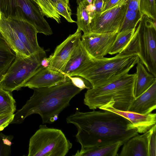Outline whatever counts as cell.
Here are the masks:
<instances>
[{"mask_svg": "<svg viewBox=\"0 0 156 156\" xmlns=\"http://www.w3.org/2000/svg\"><path fill=\"white\" fill-rule=\"evenodd\" d=\"M92 58L84 48L80 40L62 72L67 76H69Z\"/></svg>", "mask_w": 156, "mask_h": 156, "instance_id": "cell-17", "label": "cell"}, {"mask_svg": "<svg viewBox=\"0 0 156 156\" xmlns=\"http://www.w3.org/2000/svg\"><path fill=\"white\" fill-rule=\"evenodd\" d=\"M118 31L99 33L92 32L81 36V42L89 55L93 58H102L108 54Z\"/></svg>", "mask_w": 156, "mask_h": 156, "instance_id": "cell-10", "label": "cell"}, {"mask_svg": "<svg viewBox=\"0 0 156 156\" xmlns=\"http://www.w3.org/2000/svg\"><path fill=\"white\" fill-rule=\"evenodd\" d=\"M55 7L59 14L63 16L68 22H76L71 18V12L68 10L61 0H58L55 5Z\"/></svg>", "mask_w": 156, "mask_h": 156, "instance_id": "cell-30", "label": "cell"}, {"mask_svg": "<svg viewBox=\"0 0 156 156\" xmlns=\"http://www.w3.org/2000/svg\"><path fill=\"white\" fill-rule=\"evenodd\" d=\"M82 0H77V2L78 4Z\"/></svg>", "mask_w": 156, "mask_h": 156, "instance_id": "cell-39", "label": "cell"}, {"mask_svg": "<svg viewBox=\"0 0 156 156\" xmlns=\"http://www.w3.org/2000/svg\"><path fill=\"white\" fill-rule=\"evenodd\" d=\"M139 10L144 15L156 20V0H140Z\"/></svg>", "mask_w": 156, "mask_h": 156, "instance_id": "cell-27", "label": "cell"}, {"mask_svg": "<svg viewBox=\"0 0 156 156\" xmlns=\"http://www.w3.org/2000/svg\"><path fill=\"white\" fill-rule=\"evenodd\" d=\"M139 61L136 54L123 52L111 58H92L69 76H81L88 81L92 87H99L128 73Z\"/></svg>", "mask_w": 156, "mask_h": 156, "instance_id": "cell-3", "label": "cell"}, {"mask_svg": "<svg viewBox=\"0 0 156 156\" xmlns=\"http://www.w3.org/2000/svg\"><path fill=\"white\" fill-rule=\"evenodd\" d=\"M136 64L134 87V94L135 98L145 92L156 81V77L148 72L144 65L140 61Z\"/></svg>", "mask_w": 156, "mask_h": 156, "instance_id": "cell-19", "label": "cell"}, {"mask_svg": "<svg viewBox=\"0 0 156 156\" xmlns=\"http://www.w3.org/2000/svg\"><path fill=\"white\" fill-rule=\"evenodd\" d=\"M0 32L15 54L29 56L30 53L1 14L0 20Z\"/></svg>", "mask_w": 156, "mask_h": 156, "instance_id": "cell-18", "label": "cell"}, {"mask_svg": "<svg viewBox=\"0 0 156 156\" xmlns=\"http://www.w3.org/2000/svg\"><path fill=\"white\" fill-rule=\"evenodd\" d=\"M124 3L122 0H108L104 4L102 12Z\"/></svg>", "mask_w": 156, "mask_h": 156, "instance_id": "cell-33", "label": "cell"}, {"mask_svg": "<svg viewBox=\"0 0 156 156\" xmlns=\"http://www.w3.org/2000/svg\"><path fill=\"white\" fill-rule=\"evenodd\" d=\"M99 108L111 111L126 118L130 122V129H135L138 133H144L156 125L155 113L141 114L129 111L119 110L113 107L111 101Z\"/></svg>", "mask_w": 156, "mask_h": 156, "instance_id": "cell-13", "label": "cell"}, {"mask_svg": "<svg viewBox=\"0 0 156 156\" xmlns=\"http://www.w3.org/2000/svg\"><path fill=\"white\" fill-rule=\"evenodd\" d=\"M88 4L87 0H82L78 4L77 10V29L83 31V34H87L92 32L91 26V18L87 10Z\"/></svg>", "mask_w": 156, "mask_h": 156, "instance_id": "cell-22", "label": "cell"}, {"mask_svg": "<svg viewBox=\"0 0 156 156\" xmlns=\"http://www.w3.org/2000/svg\"><path fill=\"white\" fill-rule=\"evenodd\" d=\"M127 9L125 1L101 14L95 15L91 20L92 32L104 33L118 31L123 21Z\"/></svg>", "mask_w": 156, "mask_h": 156, "instance_id": "cell-9", "label": "cell"}, {"mask_svg": "<svg viewBox=\"0 0 156 156\" xmlns=\"http://www.w3.org/2000/svg\"><path fill=\"white\" fill-rule=\"evenodd\" d=\"M154 125L141 135L138 134L128 140L123 145L120 156H149V144Z\"/></svg>", "mask_w": 156, "mask_h": 156, "instance_id": "cell-15", "label": "cell"}, {"mask_svg": "<svg viewBox=\"0 0 156 156\" xmlns=\"http://www.w3.org/2000/svg\"><path fill=\"white\" fill-rule=\"evenodd\" d=\"M83 112L77 108L66 118L68 123L75 126V137L81 149L103 146L119 142L124 144L138 134L131 129L130 121L115 113L106 110Z\"/></svg>", "mask_w": 156, "mask_h": 156, "instance_id": "cell-1", "label": "cell"}, {"mask_svg": "<svg viewBox=\"0 0 156 156\" xmlns=\"http://www.w3.org/2000/svg\"><path fill=\"white\" fill-rule=\"evenodd\" d=\"M16 55L0 32V78L14 61Z\"/></svg>", "mask_w": 156, "mask_h": 156, "instance_id": "cell-21", "label": "cell"}, {"mask_svg": "<svg viewBox=\"0 0 156 156\" xmlns=\"http://www.w3.org/2000/svg\"><path fill=\"white\" fill-rule=\"evenodd\" d=\"M4 17L30 54L42 48L38 44L37 38L38 33L34 26L25 21Z\"/></svg>", "mask_w": 156, "mask_h": 156, "instance_id": "cell-12", "label": "cell"}, {"mask_svg": "<svg viewBox=\"0 0 156 156\" xmlns=\"http://www.w3.org/2000/svg\"><path fill=\"white\" fill-rule=\"evenodd\" d=\"M135 30L128 29L119 32L108 54L113 55L121 52L131 40Z\"/></svg>", "mask_w": 156, "mask_h": 156, "instance_id": "cell-23", "label": "cell"}, {"mask_svg": "<svg viewBox=\"0 0 156 156\" xmlns=\"http://www.w3.org/2000/svg\"><path fill=\"white\" fill-rule=\"evenodd\" d=\"M72 144L60 129L41 125L30 138L28 156H65Z\"/></svg>", "mask_w": 156, "mask_h": 156, "instance_id": "cell-6", "label": "cell"}, {"mask_svg": "<svg viewBox=\"0 0 156 156\" xmlns=\"http://www.w3.org/2000/svg\"><path fill=\"white\" fill-rule=\"evenodd\" d=\"M1 14L5 17L23 20L33 25L38 33L53 34L40 8L34 0H0Z\"/></svg>", "mask_w": 156, "mask_h": 156, "instance_id": "cell-8", "label": "cell"}, {"mask_svg": "<svg viewBox=\"0 0 156 156\" xmlns=\"http://www.w3.org/2000/svg\"><path fill=\"white\" fill-rule=\"evenodd\" d=\"M122 142L103 146L85 147L77 151L73 156H117Z\"/></svg>", "mask_w": 156, "mask_h": 156, "instance_id": "cell-20", "label": "cell"}, {"mask_svg": "<svg viewBox=\"0 0 156 156\" xmlns=\"http://www.w3.org/2000/svg\"><path fill=\"white\" fill-rule=\"evenodd\" d=\"M156 108V81L135 98L128 111L141 114L151 113Z\"/></svg>", "mask_w": 156, "mask_h": 156, "instance_id": "cell-16", "label": "cell"}, {"mask_svg": "<svg viewBox=\"0 0 156 156\" xmlns=\"http://www.w3.org/2000/svg\"><path fill=\"white\" fill-rule=\"evenodd\" d=\"M67 79V76L62 72L43 67L30 77L22 87H27L33 89L49 87L63 83Z\"/></svg>", "mask_w": 156, "mask_h": 156, "instance_id": "cell-14", "label": "cell"}, {"mask_svg": "<svg viewBox=\"0 0 156 156\" xmlns=\"http://www.w3.org/2000/svg\"><path fill=\"white\" fill-rule=\"evenodd\" d=\"M81 31L70 35L56 47L52 54L48 57L49 63L48 68L62 72L74 49L81 39Z\"/></svg>", "mask_w": 156, "mask_h": 156, "instance_id": "cell-11", "label": "cell"}, {"mask_svg": "<svg viewBox=\"0 0 156 156\" xmlns=\"http://www.w3.org/2000/svg\"><path fill=\"white\" fill-rule=\"evenodd\" d=\"M144 16L139 10L127 9L119 32L128 29H136V25Z\"/></svg>", "mask_w": 156, "mask_h": 156, "instance_id": "cell-25", "label": "cell"}, {"mask_svg": "<svg viewBox=\"0 0 156 156\" xmlns=\"http://www.w3.org/2000/svg\"><path fill=\"white\" fill-rule=\"evenodd\" d=\"M16 55L13 62L0 78V87L11 93L20 89L30 77L44 67L41 65V62L46 57L43 48L29 56Z\"/></svg>", "mask_w": 156, "mask_h": 156, "instance_id": "cell-7", "label": "cell"}, {"mask_svg": "<svg viewBox=\"0 0 156 156\" xmlns=\"http://www.w3.org/2000/svg\"><path fill=\"white\" fill-rule=\"evenodd\" d=\"M34 0L38 5L44 16L55 20L58 23H61L60 16L51 0Z\"/></svg>", "mask_w": 156, "mask_h": 156, "instance_id": "cell-26", "label": "cell"}, {"mask_svg": "<svg viewBox=\"0 0 156 156\" xmlns=\"http://www.w3.org/2000/svg\"><path fill=\"white\" fill-rule=\"evenodd\" d=\"M14 114L0 115V131L7 126L13 120Z\"/></svg>", "mask_w": 156, "mask_h": 156, "instance_id": "cell-31", "label": "cell"}, {"mask_svg": "<svg viewBox=\"0 0 156 156\" xmlns=\"http://www.w3.org/2000/svg\"><path fill=\"white\" fill-rule=\"evenodd\" d=\"M34 90L30 99L14 114L10 124L21 123L33 114L39 115L43 124L53 123L57 120L59 114L69 105L71 100L81 91L68 77L66 81L61 84Z\"/></svg>", "mask_w": 156, "mask_h": 156, "instance_id": "cell-2", "label": "cell"}, {"mask_svg": "<svg viewBox=\"0 0 156 156\" xmlns=\"http://www.w3.org/2000/svg\"><path fill=\"white\" fill-rule=\"evenodd\" d=\"M92 3L94 7L95 16L101 14L104 6V0H93Z\"/></svg>", "mask_w": 156, "mask_h": 156, "instance_id": "cell-34", "label": "cell"}, {"mask_svg": "<svg viewBox=\"0 0 156 156\" xmlns=\"http://www.w3.org/2000/svg\"><path fill=\"white\" fill-rule=\"evenodd\" d=\"M136 77L135 73H128L105 85L87 90L84 94V104L93 110L111 101L115 108L128 111L135 98Z\"/></svg>", "mask_w": 156, "mask_h": 156, "instance_id": "cell-4", "label": "cell"}, {"mask_svg": "<svg viewBox=\"0 0 156 156\" xmlns=\"http://www.w3.org/2000/svg\"><path fill=\"white\" fill-rule=\"evenodd\" d=\"M63 3H64V5L66 6V8L68 9V10L71 12V10L69 7V0H61Z\"/></svg>", "mask_w": 156, "mask_h": 156, "instance_id": "cell-36", "label": "cell"}, {"mask_svg": "<svg viewBox=\"0 0 156 156\" xmlns=\"http://www.w3.org/2000/svg\"><path fill=\"white\" fill-rule=\"evenodd\" d=\"M126 0H122V2H124Z\"/></svg>", "mask_w": 156, "mask_h": 156, "instance_id": "cell-42", "label": "cell"}, {"mask_svg": "<svg viewBox=\"0 0 156 156\" xmlns=\"http://www.w3.org/2000/svg\"><path fill=\"white\" fill-rule=\"evenodd\" d=\"M67 76L75 86L81 90L85 89H90L92 87V86L90 82L82 77L79 76Z\"/></svg>", "mask_w": 156, "mask_h": 156, "instance_id": "cell-29", "label": "cell"}, {"mask_svg": "<svg viewBox=\"0 0 156 156\" xmlns=\"http://www.w3.org/2000/svg\"><path fill=\"white\" fill-rule=\"evenodd\" d=\"M1 10H0V20H1Z\"/></svg>", "mask_w": 156, "mask_h": 156, "instance_id": "cell-40", "label": "cell"}, {"mask_svg": "<svg viewBox=\"0 0 156 156\" xmlns=\"http://www.w3.org/2000/svg\"><path fill=\"white\" fill-rule=\"evenodd\" d=\"M108 0H104V4Z\"/></svg>", "mask_w": 156, "mask_h": 156, "instance_id": "cell-41", "label": "cell"}, {"mask_svg": "<svg viewBox=\"0 0 156 156\" xmlns=\"http://www.w3.org/2000/svg\"><path fill=\"white\" fill-rule=\"evenodd\" d=\"M140 0H126L127 9L132 10H139Z\"/></svg>", "mask_w": 156, "mask_h": 156, "instance_id": "cell-35", "label": "cell"}, {"mask_svg": "<svg viewBox=\"0 0 156 156\" xmlns=\"http://www.w3.org/2000/svg\"><path fill=\"white\" fill-rule=\"evenodd\" d=\"M16 101L12 93L0 87V115L14 114Z\"/></svg>", "mask_w": 156, "mask_h": 156, "instance_id": "cell-24", "label": "cell"}, {"mask_svg": "<svg viewBox=\"0 0 156 156\" xmlns=\"http://www.w3.org/2000/svg\"><path fill=\"white\" fill-rule=\"evenodd\" d=\"M122 52L137 55L147 71L156 77V20L144 15L131 40Z\"/></svg>", "mask_w": 156, "mask_h": 156, "instance_id": "cell-5", "label": "cell"}, {"mask_svg": "<svg viewBox=\"0 0 156 156\" xmlns=\"http://www.w3.org/2000/svg\"><path fill=\"white\" fill-rule=\"evenodd\" d=\"M87 1L90 4H91L92 3V0H87Z\"/></svg>", "mask_w": 156, "mask_h": 156, "instance_id": "cell-38", "label": "cell"}, {"mask_svg": "<svg viewBox=\"0 0 156 156\" xmlns=\"http://www.w3.org/2000/svg\"><path fill=\"white\" fill-rule=\"evenodd\" d=\"M54 3L55 6L58 0H51Z\"/></svg>", "mask_w": 156, "mask_h": 156, "instance_id": "cell-37", "label": "cell"}, {"mask_svg": "<svg viewBox=\"0 0 156 156\" xmlns=\"http://www.w3.org/2000/svg\"><path fill=\"white\" fill-rule=\"evenodd\" d=\"M13 138L12 136H7L0 132V156L11 155Z\"/></svg>", "mask_w": 156, "mask_h": 156, "instance_id": "cell-28", "label": "cell"}, {"mask_svg": "<svg viewBox=\"0 0 156 156\" xmlns=\"http://www.w3.org/2000/svg\"><path fill=\"white\" fill-rule=\"evenodd\" d=\"M156 128L153 130L149 144V156H156Z\"/></svg>", "mask_w": 156, "mask_h": 156, "instance_id": "cell-32", "label": "cell"}, {"mask_svg": "<svg viewBox=\"0 0 156 156\" xmlns=\"http://www.w3.org/2000/svg\"><path fill=\"white\" fill-rule=\"evenodd\" d=\"M0 132H1V131H0Z\"/></svg>", "mask_w": 156, "mask_h": 156, "instance_id": "cell-43", "label": "cell"}]
</instances>
